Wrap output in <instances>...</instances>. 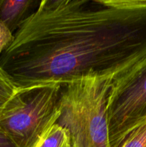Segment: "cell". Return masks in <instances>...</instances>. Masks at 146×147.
I'll use <instances>...</instances> for the list:
<instances>
[{
    "mask_svg": "<svg viewBox=\"0 0 146 147\" xmlns=\"http://www.w3.org/2000/svg\"><path fill=\"white\" fill-rule=\"evenodd\" d=\"M146 60V0H43L0 65L21 88L96 76L110 84Z\"/></svg>",
    "mask_w": 146,
    "mask_h": 147,
    "instance_id": "1",
    "label": "cell"
},
{
    "mask_svg": "<svg viewBox=\"0 0 146 147\" xmlns=\"http://www.w3.org/2000/svg\"><path fill=\"white\" fill-rule=\"evenodd\" d=\"M110 83L96 76L62 86L57 123L69 132L72 147H110L107 102Z\"/></svg>",
    "mask_w": 146,
    "mask_h": 147,
    "instance_id": "2",
    "label": "cell"
},
{
    "mask_svg": "<svg viewBox=\"0 0 146 147\" xmlns=\"http://www.w3.org/2000/svg\"><path fill=\"white\" fill-rule=\"evenodd\" d=\"M61 90L58 83L28 88L10 102L0 117V130L14 147H34L57 123Z\"/></svg>",
    "mask_w": 146,
    "mask_h": 147,
    "instance_id": "3",
    "label": "cell"
},
{
    "mask_svg": "<svg viewBox=\"0 0 146 147\" xmlns=\"http://www.w3.org/2000/svg\"><path fill=\"white\" fill-rule=\"evenodd\" d=\"M107 113L110 147H118L132 130L145 123L146 60L110 84Z\"/></svg>",
    "mask_w": 146,
    "mask_h": 147,
    "instance_id": "4",
    "label": "cell"
},
{
    "mask_svg": "<svg viewBox=\"0 0 146 147\" xmlns=\"http://www.w3.org/2000/svg\"><path fill=\"white\" fill-rule=\"evenodd\" d=\"M39 4L34 0H0V21L14 34Z\"/></svg>",
    "mask_w": 146,
    "mask_h": 147,
    "instance_id": "5",
    "label": "cell"
},
{
    "mask_svg": "<svg viewBox=\"0 0 146 147\" xmlns=\"http://www.w3.org/2000/svg\"><path fill=\"white\" fill-rule=\"evenodd\" d=\"M34 147H72L69 132L55 123L41 136Z\"/></svg>",
    "mask_w": 146,
    "mask_h": 147,
    "instance_id": "6",
    "label": "cell"
},
{
    "mask_svg": "<svg viewBox=\"0 0 146 147\" xmlns=\"http://www.w3.org/2000/svg\"><path fill=\"white\" fill-rule=\"evenodd\" d=\"M25 89L19 87L0 65V117L10 102Z\"/></svg>",
    "mask_w": 146,
    "mask_h": 147,
    "instance_id": "7",
    "label": "cell"
},
{
    "mask_svg": "<svg viewBox=\"0 0 146 147\" xmlns=\"http://www.w3.org/2000/svg\"><path fill=\"white\" fill-rule=\"evenodd\" d=\"M118 147H146V122L132 130Z\"/></svg>",
    "mask_w": 146,
    "mask_h": 147,
    "instance_id": "8",
    "label": "cell"
},
{
    "mask_svg": "<svg viewBox=\"0 0 146 147\" xmlns=\"http://www.w3.org/2000/svg\"><path fill=\"white\" fill-rule=\"evenodd\" d=\"M14 38V34L0 21V57Z\"/></svg>",
    "mask_w": 146,
    "mask_h": 147,
    "instance_id": "9",
    "label": "cell"
},
{
    "mask_svg": "<svg viewBox=\"0 0 146 147\" xmlns=\"http://www.w3.org/2000/svg\"><path fill=\"white\" fill-rule=\"evenodd\" d=\"M0 147H14L9 138L0 130Z\"/></svg>",
    "mask_w": 146,
    "mask_h": 147,
    "instance_id": "10",
    "label": "cell"
}]
</instances>
